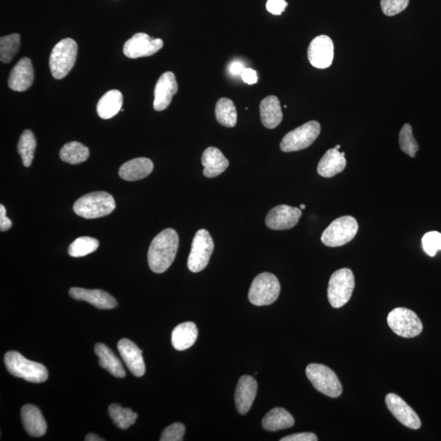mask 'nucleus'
<instances>
[{"mask_svg":"<svg viewBox=\"0 0 441 441\" xmlns=\"http://www.w3.org/2000/svg\"><path fill=\"white\" fill-rule=\"evenodd\" d=\"M300 207H301V209H306V205H304V204H301V205L300 206Z\"/></svg>","mask_w":441,"mask_h":441,"instance_id":"de8ad7c7","label":"nucleus"},{"mask_svg":"<svg viewBox=\"0 0 441 441\" xmlns=\"http://www.w3.org/2000/svg\"><path fill=\"white\" fill-rule=\"evenodd\" d=\"M22 421L27 433L33 438H41L46 433L47 424L36 406L26 405L22 408Z\"/></svg>","mask_w":441,"mask_h":441,"instance_id":"412c9836","label":"nucleus"},{"mask_svg":"<svg viewBox=\"0 0 441 441\" xmlns=\"http://www.w3.org/2000/svg\"><path fill=\"white\" fill-rule=\"evenodd\" d=\"M33 74L31 61L24 57L19 61L12 70L8 79V87L17 92H24L30 89L33 82Z\"/></svg>","mask_w":441,"mask_h":441,"instance_id":"aec40b11","label":"nucleus"},{"mask_svg":"<svg viewBox=\"0 0 441 441\" xmlns=\"http://www.w3.org/2000/svg\"><path fill=\"white\" fill-rule=\"evenodd\" d=\"M179 246V234L174 229L167 228L153 239L148 251V264L153 272L161 274L174 262Z\"/></svg>","mask_w":441,"mask_h":441,"instance_id":"f257e3e1","label":"nucleus"},{"mask_svg":"<svg viewBox=\"0 0 441 441\" xmlns=\"http://www.w3.org/2000/svg\"><path fill=\"white\" fill-rule=\"evenodd\" d=\"M358 223L352 216L335 219L324 230L321 236V241L327 247H340L351 242L358 232Z\"/></svg>","mask_w":441,"mask_h":441,"instance_id":"423d86ee","label":"nucleus"},{"mask_svg":"<svg viewBox=\"0 0 441 441\" xmlns=\"http://www.w3.org/2000/svg\"><path fill=\"white\" fill-rule=\"evenodd\" d=\"M257 382L251 376L244 375L239 378L234 393V403L239 414H246L257 396Z\"/></svg>","mask_w":441,"mask_h":441,"instance_id":"a211bd4d","label":"nucleus"},{"mask_svg":"<svg viewBox=\"0 0 441 441\" xmlns=\"http://www.w3.org/2000/svg\"><path fill=\"white\" fill-rule=\"evenodd\" d=\"M98 246V239L89 237H80L69 246V255L74 257H84L97 251Z\"/></svg>","mask_w":441,"mask_h":441,"instance_id":"f704fd0d","label":"nucleus"},{"mask_svg":"<svg viewBox=\"0 0 441 441\" xmlns=\"http://www.w3.org/2000/svg\"><path fill=\"white\" fill-rule=\"evenodd\" d=\"M89 157V148L78 142L66 143L60 151L61 160L70 165L81 164L87 160Z\"/></svg>","mask_w":441,"mask_h":441,"instance_id":"7c9ffc66","label":"nucleus"},{"mask_svg":"<svg viewBox=\"0 0 441 441\" xmlns=\"http://www.w3.org/2000/svg\"><path fill=\"white\" fill-rule=\"evenodd\" d=\"M281 284L271 273L264 272L253 280L248 292V300L257 306L274 304L279 298Z\"/></svg>","mask_w":441,"mask_h":441,"instance_id":"39448f33","label":"nucleus"},{"mask_svg":"<svg viewBox=\"0 0 441 441\" xmlns=\"http://www.w3.org/2000/svg\"><path fill=\"white\" fill-rule=\"evenodd\" d=\"M401 149L411 158H414L419 147L413 135V129L410 124H405L402 127L399 135Z\"/></svg>","mask_w":441,"mask_h":441,"instance_id":"c9c22d12","label":"nucleus"},{"mask_svg":"<svg viewBox=\"0 0 441 441\" xmlns=\"http://www.w3.org/2000/svg\"><path fill=\"white\" fill-rule=\"evenodd\" d=\"M410 0H381V8L386 16L393 17L408 7Z\"/></svg>","mask_w":441,"mask_h":441,"instance_id":"4c0bfd02","label":"nucleus"},{"mask_svg":"<svg viewBox=\"0 0 441 441\" xmlns=\"http://www.w3.org/2000/svg\"><path fill=\"white\" fill-rule=\"evenodd\" d=\"M124 363L134 376L140 378L145 375L146 366L142 357V351L137 345L127 338L121 339L117 345Z\"/></svg>","mask_w":441,"mask_h":441,"instance_id":"f3484780","label":"nucleus"},{"mask_svg":"<svg viewBox=\"0 0 441 441\" xmlns=\"http://www.w3.org/2000/svg\"><path fill=\"white\" fill-rule=\"evenodd\" d=\"M301 211L289 205H278L268 213L266 225L275 231H285L294 227L299 223Z\"/></svg>","mask_w":441,"mask_h":441,"instance_id":"4468645a","label":"nucleus"},{"mask_svg":"<svg viewBox=\"0 0 441 441\" xmlns=\"http://www.w3.org/2000/svg\"><path fill=\"white\" fill-rule=\"evenodd\" d=\"M321 128L317 121H309L287 133L281 142L284 152H294L306 149L313 145L320 136Z\"/></svg>","mask_w":441,"mask_h":441,"instance_id":"1a4fd4ad","label":"nucleus"},{"mask_svg":"<svg viewBox=\"0 0 441 441\" xmlns=\"http://www.w3.org/2000/svg\"><path fill=\"white\" fill-rule=\"evenodd\" d=\"M164 42L161 39H152L147 33H137L124 45V54L128 59L150 57L159 52Z\"/></svg>","mask_w":441,"mask_h":441,"instance_id":"f8f14e48","label":"nucleus"},{"mask_svg":"<svg viewBox=\"0 0 441 441\" xmlns=\"http://www.w3.org/2000/svg\"><path fill=\"white\" fill-rule=\"evenodd\" d=\"M388 410L401 424L410 429L418 430L421 428V421L413 409L407 403L393 393L386 396Z\"/></svg>","mask_w":441,"mask_h":441,"instance_id":"2eb2a0df","label":"nucleus"},{"mask_svg":"<svg viewBox=\"0 0 441 441\" xmlns=\"http://www.w3.org/2000/svg\"><path fill=\"white\" fill-rule=\"evenodd\" d=\"M36 145V139L32 131H24L20 139H19L17 151L25 167L31 165L33 156H35Z\"/></svg>","mask_w":441,"mask_h":441,"instance_id":"473e14b6","label":"nucleus"},{"mask_svg":"<svg viewBox=\"0 0 441 441\" xmlns=\"http://www.w3.org/2000/svg\"><path fill=\"white\" fill-rule=\"evenodd\" d=\"M311 384L316 390L331 398L342 395L343 387L336 373L331 368L320 364H311L306 368Z\"/></svg>","mask_w":441,"mask_h":441,"instance_id":"0eeeda50","label":"nucleus"},{"mask_svg":"<svg viewBox=\"0 0 441 441\" xmlns=\"http://www.w3.org/2000/svg\"><path fill=\"white\" fill-rule=\"evenodd\" d=\"M241 76L244 82L249 85L257 84V72L251 68H244Z\"/></svg>","mask_w":441,"mask_h":441,"instance_id":"79ce46f5","label":"nucleus"},{"mask_svg":"<svg viewBox=\"0 0 441 441\" xmlns=\"http://www.w3.org/2000/svg\"><path fill=\"white\" fill-rule=\"evenodd\" d=\"M4 363L11 375L27 382L41 383L49 377V372L44 364L31 361L17 352H7L4 356Z\"/></svg>","mask_w":441,"mask_h":441,"instance_id":"7ed1b4c3","label":"nucleus"},{"mask_svg":"<svg viewBox=\"0 0 441 441\" xmlns=\"http://www.w3.org/2000/svg\"><path fill=\"white\" fill-rule=\"evenodd\" d=\"M340 148H341V146L340 145H337L336 147H335V149H337L338 151L340 150Z\"/></svg>","mask_w":441,"mask_h":441,"instance_id":"49530a36","label":"nucleus"},{"mask_svg":"<svg viewBox=\"0 0 441 441\" xmlns=\"http://www.w3.org/2000/svg\"><path fill=\"white\" fill-rule=\"evenodd\" d=\"M94 351L99 358V366L107 370L114 377L122 378L126 377V373L121 361L107 346L103 343L95 345Z\"/></svg>","mask_w":441,"mask_h":441,"instance_id":"bb28decb","label":"nucleus"},{"mask_svg":"<svg viewBox=\"0 0 441 441\" xmlns=\"http://www.w3.org/2000/svg\"><path fill=\"white\" fill-rule=\"evenodd\" d=\"M201 161L204 167L203 174L209 179L222 174L229 166V161L222 151L213 147L204 151Z\"/></svg>","mask_w":441,"mask_h":441,"instance_id":"b1692460","label":"nucleus"},{"mask_svg":"<svg viewBox=\"0 0 441 441\" xmlns=\"http://www.w3.org/2000/svg\"><path fill=\"white\" fill-rule=\"evenodd\" d=\"M116 209V201L113 196L104 191H96L86 194L75 201L74 212L86 219L105 217Z\"/></svg>","mask_w":441,"mask_h":441,"instance_id":"f03ea898","label":"nucleus"},{"mask_svg":"<svg viewBox=\"0 0 441 441\" xmlns=\"http://www.w3.org/2000/svg\"><path fill=\"white\" fill-rule=\"evenodd\" d=\"M244 69V66L239 61L232 62L230 66V72L234 75H241Z\"/></svg>","mask_w":441,"mask_h":441,"instance_id":"c03bdc74","label":"nucleus"},{"mask_svg":"<svg viewBox=\"0 0 441 441\" xmlns=\"http://www.w3.org/2000/svg\"><path fill=\"white\" fill-rule=\"evenodd\" d=\"M177 85L175 75L167 71L163 74L157 81L155 89V99L153 107L156 112H162L169 107L172 97L177 93Z\"/></svg>","mask_w":441,"mask_h":441,"instance_id":"dca6fc26","label":"nucleus"},{"mask_svg":"<svg viewBox=\"0 0 441 441\" xmlns=\"http://www.w3.org/2000/svg\"><path fill=\"white\" fill-rule=\"evenodd\" d=\"M85 440L86 441H103L105 440L99 438V436H98L97 435L90 433L86 435Z\"/></svg>","mask_w":441,"mask_h":441,"instance_id":"a18cd8bd","label":"nucleus"},{"mask_svg":"<svg viewBox=\"0 0 441 441\" xmlns=\"http://www.w3.org/2000/svg\"><path fill=\"white\" fill-rule=\"evenodd\" d=\"M216 119L222 126L233 128L237 126V112L231 99L223 98L218 100L215 107Z\"/></svg>","mask_w":441,"mask_h":441,"instance_id":"c756f323","label":"nucleus"},{"mask_svg":"<svg viewBox=\"0 0 441 441\" xmlns=\"http://www.w3.org/2000/svg\"><path fill=\"white\" fill-rule=\"evenodd\" d=\"M198 338L197 326L193 322L180 324L172 330V344L177 351H185L193 347Z\"/></svg>","mask_w":441,"mask_h":441,"instance_id":"393cba45","label":"nucleus"},{"mask_svg":"<svg viewBox=\"0 0 441 441\" xmlns=\"http://www.w3.org/2000/svg\"><path fill=\"white\" fill-rule=\"evenodd\" d=\"M108 413L114 424L119 428L124 430L128 429L129 426L135 424L137 418L135 412L131 409H124L118 404L110 405L108 408Z\"/></svg>","mask_w":441,"mask_h":441,"instance_id":"2f4dec72","label":"nucleus"},{"mask_svg":"<svg viewBox=\"0 0 441 441\" xmlns=\"http://www.w3.org/2000/svg\"><path fill=\"white\" fill-rule=\"evenodd\" d=\"M261 121L264 127L273 129L281 123L283 113L280 100L276 96H268L260 104Z\"/></svg>","mask_w":441,"mask_h":441,"instance_id":"a878e982","label":"nucleus"},{"mask_svg":"<svg viewBox=\"0 0 441 441\" xmlns=\"http://www.w3.org/2000/svg\"><path fill=\"white\" fill-rule=\"evenodd\" d=\"M287 6L285 0H267L266 7L267 11L273 14V15L280 16L283 12H285Z\"/></svg>","mask_w":441,"mask_h":441,"instance_id":"ea45409f","label":"nucleus"},{"mask_svg":"<svg viewBox=\"0 0 441 441\" xmlns=\"http://www.w3.org/2000/svg\"><path fill=\"white\" fill-rule=\"evenodd\" d=\"M214 249V241L207 230L196 232L188 261L189 270L193 273L203 271L209 264Z\"/></svg>","mask_w":441,"mask_h":441,"instance_id":"9b49d317","label":"nucleus"},{"mask_svg":"<svg viewBox=\"0 0 441 441\" xmlns=\"http://www.w3.org/2000/svg\"><path fill=\"white\" fill-rule=\"evenodd\" d=\"M123 95L119 90H110L99 100L97 105L98 116L103 119L116 117L121 110Z\"/></svg>","mask_w":441,"mask_h":441,"instance_id":"cd10ccee","label":"nucleus"},{"mask_svg":"<svg viewBox=\"0 0 441 441\" xmlns=\"http://www.w3.org/2000/svg\"><path fill=\"white\" fill-rule=\"evenodd\" d=\"M354 287V277L348 268L333 273L328 287V299L334 308H342L351 299Z\"/></svg>","mask_w":441,"mask_h":441,"instance_id":"6e6552de","label":"nucleus"},{"mask_svg":"<svg viewBox=\"0 0 441 441\" xmlns=\"http://www.w3.org/2000/svg\"><path fill=\"white\" fill-rule=\"evenodd\" d=\"M347 166L345 153L332 148L325 153L319 162L317 172L320 176L330 179L342 172Z\"/></svg>","mask_w":441,"mask_h":441,"instance_id":"4be33fe9","label":"nucleus"},{"mask_svg":"<svg viewBox=\"0 0 441 441\" xmlns=\"http://www.w3.org/2000/svg\"><path fill=\"white\" fill-rule=\"evenodd\" d=\"M317 436L311 433H298L285 436L281 441H316Z\"/></svg>","mask_w":441,"mask_h":441,"instance_id":"a19ab883","label":"nucleus"},{"mask_svg":"<svg viewBox=\"0 0 441 441\" xmlns=\"http://www.w3.org/2000/svg\"><path fill=\"white\" fill-rule=\"evenodd\" d=\"M12 227L11 220L6 216V209L3 204L0 205V230L7 232Z\"/></svg>","mask_w":441,"mask_h":441,"instance_id":"37998d69","label":"nucleus"},{"mask_svg":"<svg viewBox=\"0 0 441 441\" xmlns=\"http://www.w3.org/2000/svg\"><path fill=\"white\" fill-rule=\"evenodd\" d=\"M69 294L71 298L87 301L98 309H114L117 306L116 299L108 292L100 290H85L82 287H72Z\"/></svg>","mask_w":441,"mask_h":441,"instance_id":"6ab92c4d","label":"nucleus"},{"mask_svg":"<svg viewBox=\"0 0 441 441\" xmlns=\"http://www.w3.org/2000/svg\"><path fill=\"white\" fill-rule=\"evenodd\" d=\"M77 52V43L70 38L56 45L50 59V70L54 79H63L70 73L75 64Z\"/></svg>","mask_w":441,"mask_h":441,"instance_id":"20e7f679","label":"nucleus"},{"mask_svg":"<svg viewBox=\"0 0 441 441\" xmlns=\"http://www.w3.org/2000/svg\"><path fill=\"white\" fill-rule=\"evenodd\" d=\"M21 36L18 33L3 36L0 39V59L3 63L12 61L20 49Z\"/></svg>","mask_w":441,"mask_h":441,"instance_id":"72a5a7b5","label":"nucleus"},{"mask_svg":"<svg viewBox=\"0 0 441 441\" xmlns=\"http://www.w3.org/2000/svg\"><path fill=\"white\" fill-rule=\"evenodd\" d=\"M387 323L393 332L406 338L419 336L424 328L419 316L404 308L391 311L387 316Z\"/></svg>","mask_w":441,"mask_h":441,"instance_id":"9d476101","label":"nucleus"},{"mask_svg":"<svg viewBox=\"0 0 441 441\" xmlns=\"http://www.w3.org/2000/svg\"><path fill=\"white\" fill-rule=\"evenodd\" d=\"M153 169H154V165L150 159L137 158V159L124 163L119 170V175L126 181H138L150 175Z\"/></svg>","mask_w":441,"mask_h":441,"instance_id":"5701e85b","label":"nucleus"},{"mask_svg":"<svg viewBox=\"0 0 441 441\" xmlns=\"http://www.w3.org/2000/svg\"><path fill=\"white\" fill-rule=\"evenodd\" d=\"M424 251L431 257H434L438 251H441V233L431 232L425 234L423 238Z\"/></svg>","mask_w":441,"mask_h":441,"instance_id":"e433bc0d","label":"nucleus"},{"mask_svg":"<svg viewBox=\"0 0 441 441\" xmlns=\"http://www.w3.org/2000/svg\"><path fill=\"white\" fill-rule=\"evenodd\" d=\"M308 57L310 63L315 68H328L332 65L334 57L333 40L324 35L315 37L309 45Z\"/></svg>","mask_w":441,"mask_h":441,"instance_id":"ddd939ff","label":"nucleus"},{"mask_svg":"<svg viewBox=\"0 0 441 441\" xmlns=\"http://www.w3.org/2000/svg\"><path fill=\"white\" fill-rule=\"evenodd\" d=\"M294 424L292 416L283 408H275L268 412L262 421L263 428L269 431L290 428Z\"/></svg>","mask_w":441,"mask_h":441,"instance_id":"c85d7f7f","label":"nucleus"},{"mask_svg":"<svg viewBox=\"0 0 441 441\" xmlns=\"http://www.w3.org/2000/svg\"><path fill=\"white\" fill-rule=\"evenodd\" d=\"M186 428L185 426L180 423H176L167 426L163 431L161 435V441H181L184 440Z\"/></svg>","mask_w":441,"mask_h":441,"instance_id":"58836bf2","label":"nucleus"}]
</instances>
